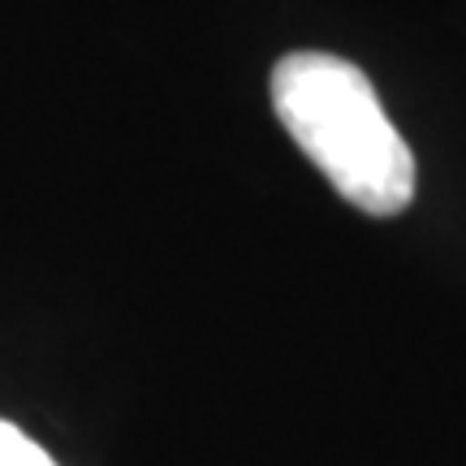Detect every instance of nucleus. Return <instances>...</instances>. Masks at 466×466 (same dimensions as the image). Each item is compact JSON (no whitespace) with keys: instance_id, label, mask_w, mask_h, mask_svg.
Listing matches in <instances>:
<instances>
[{"instance_id":"obj_1","label":"nucleus","mask_w":466,"mask_h":466,"mask_svg":"<svg viewBox=\"0 0 466 466\" xmlns=\"http://www.w3.org/2000/svg\"><path fill=\"white\" fill-rule=\"evenodd\" d=\"M272 108L299 151L367 217L415 199V156L363 69L333 52H289L272 69Z\"/></svg>"},{"instance_id":"obj_2","label":"nucleus","mask_w":466,"mask_h":466,"mask_svg":"<svg viewBox=\"0 0 466 466\" xmlns=\"http://www.w3.org/2000/svg\"><path fill=\"white\" fill-rule=\"evenodd\" d=\"M0 466H56V462L35 436H26L9 419H0Z\"/></svg>"}]
</instances>
